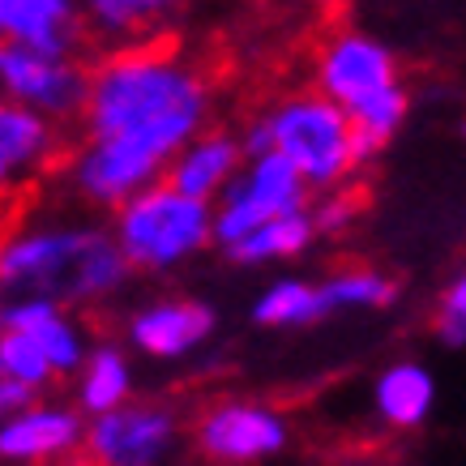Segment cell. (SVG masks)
I'll return each instance as SVG.
<instances>
[{
  "label": "cell",
  "instance_id": "obj_14",
  "mask_svg": "<svg viewBox=\"0 0 466 466\" xmlns=\"http://www.w3.org/2000/svg\"><path fill=\"white\" fill-rule=\"evenodd\" d=\"M5 321H9V329H26L30 339L39 342L43 355L56 368V377L77 372V368L86 364V355H90L86 329L73 321V312L65 309V304H56V299L22 296L5 309Z\"/></svg>",
  "mask_w": 466,
  "mask_h": 466
},
{
  "label": "cell",
  "instance_id": "obj_19",
  "mask_svg": "<svg viewBox=\"0 0 466 466\" xmlns=\"http://www.w3.org/2000/svg\"><path fill=\"white\" fill-rule=\"evenodd\" d=\"M321 236V227L312 218V206L309 210H296V214H279V218H269L253 231V236H244L240 244H231L227 257L236 261V266H269V261H291V257H304L317 244Z\"/></svg>",
  "mask_w": 466,
  "mask_h": 466
},
{
  "label": "cell",
  "instance_id": "obj_24",
  "mask_svg": "<svg viewBox=\"0 0 466 466\" xmlns=\"http://www.w3.org/2000/svg\"><path fill=\"white\" fill-rule=\"evenodd\" d=\"M355 214H360V198H355V193H347V188H329L321 206H312L317 227H321V231H329V236L347 231V227L355 223Z\"/></svg>",
  "mask_w": 466,
  "mask_h": 466
},
{
  "label": "cell",
  "instance_id": "obj_2",
  "mask_svg": "<svg viewBox=\"0 0 466 466\" xmlns=\"http://www.w3.org/2000/svg\"><path fill=\"white\" fill-rule=\"evenodd\" d=\"M128 257L120 253L112 227L99 223H26L0 236V291L43 296L65 309L103 304L125 291Z\"/></svg>",
  "mask_w": 466,
  "mask_h": 466
},
{
  "label": "cell",
  "instance_id": "obj_26",
  "mask_svg": "<svg viewBox=\"0 0 466 466\" xmlns=\"http://www.w3.org/2000/svg\"><path fill=\"white\" fill-rule=\"evenodd\" d=\"M17 180H22V176H17V171L9 167V163H5V155H0V206H5V201H9V198H14Z\"/></svg>",
  "mask_w": 466,
  "mask_h": 466
},
{
  "label": "cell",
  "instance_id": "obj_23",
  "mask_svg": "<svg viewBox=\"0 0 466 466\" xmlns=\"http://www.w3.org/2000/svg\"><path fill=\"white\" fill-rule=\"evenodd\" d=\"M432 329L445 347H466V266L453 274L432 309Z\"/></svg>",
  "mask_w": 466,
  "mask_h": 466
},
{
  "label": "cell",
  "instance_id": "obj_20",
  "mask_svg": "<svg viewBox=\"0 0 466 466\" xmlns=\"http://www.w3.org/2000/svg\"><path fill=\"white\" fill-rule=\"evenodd\" d=\"M325 317H329V304L321 296V283L299 279V274L274 279L253 304V321L266 329H309Z\"/></svg>",
  "mask_w": 466,
  "mask_h": 466
},
{
  "label": "cell",
  "instance_id": "obj_25",
  "mask_svg": "<svg viewBox=\"0 0 466 466\" xmlns=\"http://www.w3.org/2000/svg\"><path fill=\"white\" fill-rule=\"evenodd\" d=\"M35 398V390H26V385L9 381V377H0V420H9L14 410H22Z\"/></svg>",
  "mask_w": 466,
  "mask_h": 466
},
{
  "label": "cell",
  "instance_id": "obj_15",
  "mask_svg": "<svg viewBox=\"0 0 466 466\" xmlns=\"http://www.w3.org/2000/svg\"><path fill=\"white\" fill-rule=\"evenodd\" d=\"M188 0H82L86 35L103 47L158 39L184 14Z\"/></svg>",
  "mask_w": 466,
  "mask_h": 466
},
{
  "label": "cell",
  "instance_id": "obj_21",
  "mask_svg": "<svg viewBox=\"0 0 466 466\" xmlns=\"http://www.w3.org/2000/svg\"><path fill=\"white\" fill-rule=\"evenodd\" d=\"M321 296L329 312H368V309H390L398 287L390 274L372 266H342L329 279H321Z\"/></svg>",
  "mask_w": 466,
  "mask_h": 466
},
{
  "label": "cell",
  "instance_id": "obj_12",
  "mask_svg": "<svg viewBox=\"0 0 466 466\" xmlns=\"http://www.w3.org/2000/svg\"><path fill=\"white\" fill-rule=\"evenodd\" d=\"M86 39L82 0H0V43L82 56Z\"/></svg>",
  "mask_w": 466,
  "mask_h": 466
},
{
  "label": "cell",
  "instance_id": "obj_5",
  "mask_svg": "<svg viewBox=\"0 0 466 466\" xmlns=\"http://www.w3.org/2000/svg\"><path fill=\"white\" fill-rule=\"evenodd\" d=\"M112 236L133 269L167 274L214 244V201L188 198L158 180L112 210Z\"/></svg>",
  "mask_w": 466,
  "mask_h": 466
},
{
  "label": "cell",
  "instance_id": "obj_7",
  "mask_svg": "<svg viewBox=\"0 0 466 466\" xmlns=\"http://www.w3.org/2000/svg\"><path fill=\"white\" fill-rule=\"evenodd\" d=\"M90 95V65L82 56L43 52L26 43H0V99L35 107L52 120H82Z\"/></svg>",
  "mask_w": 466,
  "mask_h": 466
},
{
  "label": "cell",
  "instance_id": "obj_27",
  "mask_svg": "<svg viewBox=\"0 0 466 466\" xmlns=\"http://www.w3.org/2000/svg\"><path fill=\"white\" fill-rule=\"evenodd\" d=\"M5 309H9V304L0 299V334H5V325H9V321H5Z\"/></svg>",
  "mask_w": 466,
  "mask_h": 466
},
{
  "label": "cell",
  "instance_id": "obj_18",
  "mask_svg": "<svg viewBox=\"0 0 466 466\" xmlns=\"http://www.w3.org/2000/svg\"><path fill=\"white\" fill-rule=\"evenodd\" d=\"M73 377H77V410L90 420L133 402V364H128L125 347H116V342L90 347L86 364Z\"/></svg>",
  "mask_w": 466,
  "mask_h": 466
},
{
  "label": "cell",
  "instance_id": "obj_17",
  "mask_svg": "<svg viewBox=\"0 0 466 466\" xmlns=\"http://www.w3.org/2000/svg\"><path fill=\"white\" fill-rule=\"evenodd\" d=\"M432 407H437V377L415 360H398L372 381V410L394 432L424 428Z\"/></svg>",
  "mask_w": 466,
  "mask_h": 466
},
{
  "label": "cell",
  "instance_id": "obj_3",
  "mask_svg": "<svg viewBox=\"0 0 466 466\" xmlns=\"http://www.w3.org/2000/svg\"><path fill=\"white\" fill-rule=\"evenodd\" d=\"M312 86L351 116L360 133V163H372L398 137L410 116V95L398 69V56L377 35L342 26L317 47Z\"/></svg>",
  "mask_w": 466,
  "mask_h": 466
},
{
  "label": "cell",
  "instance_id": "obj_16",
  "mask_svg": "<svg viewBox=\"0 0 466 466\" xmlns=\"http://www.w3.org/2000/svg\"><path fill=\"white\" fill-rule=\"evenodd\" d=\"M65 150V128L52 116L0 99V155L17 176H39Z\"/></svg>",
  "mask_w": 466,
  "mask_h": 466
},
{
  "label": "cell",
  "instance_id": "obj_8",
  "mask_svg": "<svg viewBox=\"0 0 466 466\" xmlns=\"http://www.w3.org/2000/svg\"><path fill=\"white\" fill-rule=\"evenodd\" d=\"M180 441V424L167 407L125 402L86 424L82 458L90 466H167Z\"/></svg>",
  "mask_w": 466,
  "mask_h": 466
},
{
  "label": "cell",
  "instance_id": "obj_22",
  "mask_svg": "<svg viewBox=\"0 0 466 466\" xmlns=\"http://www.w3.org/2000/svg\"><path fill=\"white\" fill-rule=\"evenodd\" d=\"M0 377L26 385V390H43L56 377V368H52V360L43 355V347L30 339L26 329H9L5 325V334H0Z\"/></svg>",
  "mask_w": 466,
  "mask_h": 466
},
{
  "label": "cell",
  "instance_id": "obj_9",
  "mask_svg": "<svg viewBox=\"0 0 466 466\" xmlns=\"http://www.w3.org/2000/svg\"><path fill=\"white\" fill-rule=\"evenodd\" d=\"M291 428L283 410L253 398H223L201 410L198 420V450L218 466H253L287 450Z\"/></svg>",
  "mask_w": 466,
  "mask_h": 466
},
{
  "label": "cell",
  "instance_id": "obj_4",
  "mask_svg": "<svg viewBox=\"0 0 466 466\" xmlns=\"http://www.w3.org/2000/svg\"><path fill=\"white\" fill-rule=\"evenodd\" d=\"M240 137L248 155L279 150L287 163H296V171L309 180L312 193L342 188L364 167L360 163V133H355L351 116L334 99H325L317 86L283 95L266 116H257Z\"/></svg>",
  "mask_w": 466,
  "mask_h": 466
},
{
  "label": "cell",
  "instance_id": "obj_1",
  "mask_svg": "<svg viewBox=\"0 0 466 466\" xmlns=\"http://www.w3.org/2000/svg\"><path fill=\"white\" fill-rule=\"evenodd\" d=\"M214 86L176 43L107 47L90 65L82 142L65 163L69 193L95 210H120L167 176L171 158L210 128Z\"/></svg>",
  "mask_w": 466,
  "mask_h": 466
},
{
  "label": "cell",
  "instance_id": "obj_13",
  "mask_svg": "<svg viewBox=\"0 0 466 466\" xmlns=\"http://www.w3.org/2000/svg\"><path fill=\"white\" fill-rule=\"evenodd\" d=\"M248 163L240 133H227V128H201L193 142L184 146L180 155L171 158V167L163 180L176 184L180 193L201 201H218L227 193V184L236 180Z\"/></svg>",
  "mask_w": 466,
  "mask_h": 466
},
{
  "label": "cell",
  "instance_id": "obj_10",
  "mask_svg": "<svg viewBox=\"0 0 466 466\" xmlns=\"http://www.w3.org/2000/svg\"><path fill=\"white\" fill-rule=\"evenodd\" d=\"M214 329H218L214 309L206 299H193V296L150 299L125 325L128 347L137 355H146V360H158V364L198 355L214 339Z\"/></svg>",
  "mask_w": 466,
  "mask_h": 466
},
{
  "label": "cell",
  "instance_id": "obj_6",
  "mask_svg": "<svg viewBox=\"0 0 466 466\" xmlns=\"http://www.w3.org/2000/svg\"><path fill=\"white\" fill-rule=\"evenodd\" d=\"M309 193H312L309 180L279 150L248 155L244 171L227 184L223 198L214 201V244L227 253L231 244L253 236L257 227L269 223V218L309 210Z\"/></svg>",
  "mask_w": 466,
  "mask_h": 466
},
{
  "label": "cell",
  "instance_id": "obj_11",
  "mask_svg": "<svg viewBox=\"0 0 466 466\" xmlns=\"http://www.w3.org/2000/svg\"><path fill=\"white\" fill-rule=\"evenodd\" d=\"M86 415L60 402H26L9 420H0V462L39 466L82 453Z\"/></svg>",
  "mask_w": 466,
  "mask_h": 466
}]
</instances>
